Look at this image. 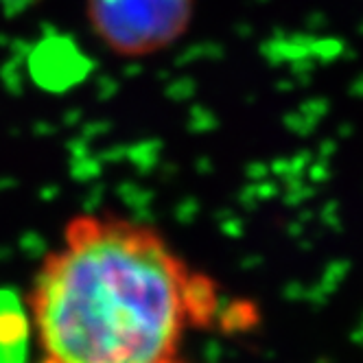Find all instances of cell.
I'll return each instance as SVG.
<instances>
[{
    "label": "cell",
    "instance_id": "cell-1",
    "mask_svg": "<svg viewBox=\"0 0 363 363\" xmlns=\"http://www.w3.org/2000/svg\"><path fill=\"white\" fill-rule=\"evenodd\" d=\"M215 306L213 282L158 230L99 213L64 225L29 291L42 363H171Z\"/></svg>",
    "mask_w": 363,
    "mask_h": 363
},
{
    "label": "cell",
    "instance_id": "cell-2",
    "mask_svg": "<svg viewBox=\"0 0 363 363\" xmlns=\"http://www.w3.org/2000/svg\"><path fill=\"white\" fill-rule=\"evenodd\" d=\"M195 0H86L92 33L116 55H149L189 29Z\"/></svg>",
    "mask_w": 363,
    "mask_h": 363
},
{
    "label": "cell",
    "instance_id": "cell-3",
    "mask_svg": "<svg viewBox=\"0 0 363 363\" xmlns=\"http://www.w3.org/2000/svg\"><path fill=\"white\" fill-rule=\"evenodd\" d=\"M171 363H184V361H182V359H175V361H171Z\"/></svg>",
    "mask_w": 363,
    "mask_h": 363
}]
</instances>
